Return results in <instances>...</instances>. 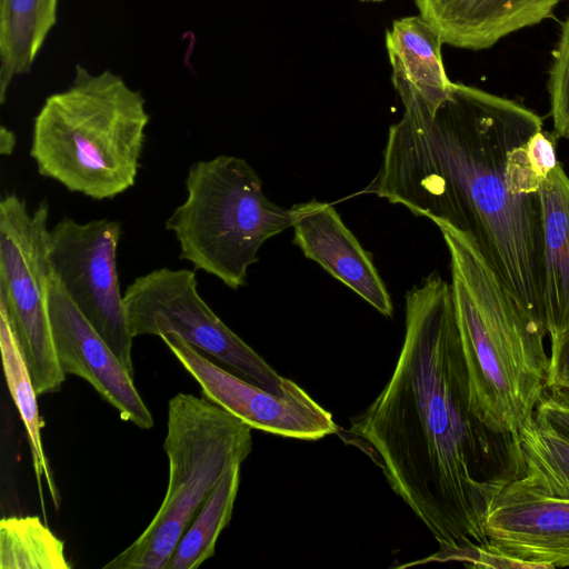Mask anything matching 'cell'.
<instances>
[{
    "label": "cell",
    "mask_w": 569,
    "mask_h": 569,
    "mask_svg": "<svg viewBox=\"0 0 569 569\" xmlns=\"http://www.w3.org/2000/svg\"><path fill=\"white\" fill-rule=\"evenodd\" d=\"M121 234L116 220L64 217L50 228L48 259L66 295L133 376V337L117 268Z\"/></svg>",
    "instance_id": "9"
},
{
    "label": "cell",
    "mask_w": 569,
    "mask_h": 569,
    "mask_svg": "<svg viewBox=\"0 0 569 569\" xmlns=\"http://www.w3.org/2000/svg\"><path fill=\"white\" fill-rule=\"evenodd\" d=\"M395 90L403 112L389 128L380 169L361 193L467 234L545 327L541 184L523 162V147L542 130V119L460 82L441 101L411 88Z\"/></svg>",
    "instance_id": "2"
},
{
    "label": "cell",
    "mask_w": 569,
    "mask_h": 569,
    "mask_svg": "<svg viewBox=\"0 0 569 569\" xmlns=\"http://www.w3.org/2000/svg\"><path fill=\"white\" fill-rule=\"evenodd\" d=\"M49 204L29 211L23 198L0 200V305L8 313L37 395L56 392L64 381L47 310Z\"/></svg>",
    "instance_id": "7"
},
{
    "label": "cell",
    "mask_w": 569,
    "mask_h": 569,
    "mask_svg": "<svg viewBox=\"0 0 569 569\" xmlns=\"http://www.w3.org/2000/svg\"><path fill=\"white\" fill-rule=\"evenodd\" d=\"M488 543L535 569L569 567V500L518 479L496 497L483 523Z\"/></svg>",
    "instance_id": "12"
},
{
    "label": "cell",
    "mask_w": 569,
    "mask_h": 569,
    "mask_svg": "<svg viewBox=\"0 0 569 569\" xmlns=\"http://www.w3.org/2000/svg\"><path fill=\"white\" fill-rule=\"evenodd\" d=\"M450 257L451 288L470 403L493 431L519 437L546 392L547 331L508 290L475 242L436 224Z\"/></svg>",
    "instance_id": "3"
},
{
    "label": "cell",
    "mask_w": 569,
    "mask_h": 569,
    "mask_svg": "<svg viewBox=\"0 0 569 569\" xmlns=\"http://www.w3.org/2000/svg\"><path fill=\"white\" fill-rule=\"evenodd\" d=\"M240 466H231L204 500L179 540L167 569H196L214 555L218 537L231 520Z\"/></svg>",
    "instance_id": "19"
},
{
    "label": "cell",
    "mask_w": 569,
    "mask_h": 569,
    "mask_svg": "<svg viewBox=\"0 0 569 569\" xmlns=\"http://www.w3.org/2000/svg\"><path fill=\"white\" fill-rule=\"evenodd\" d=\"M551 340L546 393L569 408V328Z\"/></svg>",
    "instance_id": "23"
},
{
    "label": "cell",
    "mask_w": 569,
    "mask_h": 569,
    "mask_svg": "<svg viewBox=\"0 0 569 569\" xmlns=\"http://www.w3.org/2000/svg\"><path fill=\"white\" fill-rule=\"evenodd\" d=\"M160 338L199 383L206 399L252 429L301 440H318L337 433L332 415L302 388L287 396L274 395L214 365L177 333H164Z\"/></svg>",
    "instance_id": "10"
},
{
    "label": "cell",
    "mask_w": 569,
    "mask_h": 569,
    "mask_svg": "<svg viewBox=\"0 0 569 569\" xmlns=\"http://www.w3.org/2000/svg\"><path fill=\"white\" fill-rule=\"evenodd\" d=\"M548 91L555 132L569 139V16L552 53Z\"/></svg>",
    "instance_id": "22"
},
{
    "label": "cell",
    "mask_w": 569,
    "mask_h": 569,
    "mask_svg": "<svg viewBox=\"0 0 569 569\" xmlns=\"http://www.w3.org/2000/svg\"><path fill=\"white\" fill-rule=\"evenodd\" d=\"M251 427L208 399L178 393L168 402L163 449L169 480L144 531L103 569H167L173 551L224 472L252 450Z\"/></svg>",
    "instance_id": "6"
},
{
    "label": "cell",
    "mask_w": 569,
    "mask_h": 569,
    "mask_svg": "<svg viewBox=\"0 0 569 569\" xmlns=\"http://www.w3.org/2000/svg\"><path fill=\"white\" fill-rule=\"evenodd\" d=\"M440 34L421 17L395 20L386 31V48L393 88L408 87L431 100L445 99L451 90Z\"/></svg>",
    "instance_id": "16"
},
{
    "label": "cell",
    "mask_w": 569,
    "mask_h": 569,
    "mask_svg": "<svg viewBox=\"0 0 569 569\" xmlns=\"http://www.w3.org/2000/svg\"><path fill=\"white\" fill-rule=\"evenodd\" d=\"M1 569H70L64 545L38 517H7L0 522Z\"/></svg>",
    "instance_id": "21"
},
{
    "label": "cell",
    "mask_w": 569,
    "mask_h": 569,
    "mask_svg": "<svg viewBox=\"0 0 569 569\" xmlns=\"http://www.w3.org/2000/svg\"><path fill=\"white\" fill-rule=\"evenodd\" d=\"M543 221V310L550 339L569 328V177L555 166L540 187Z\"/></svg>",
    "instance_id": "15"
},
{
    "label": "cell",
    "mask_w": 569,
    "mask_h": 569,
    "mask_svg": "<svg viewBox=\"0 0 569 569\" xmlns=\"http://www.w3.org/2000/svg\"><path fill=\"white\" fill-rule=\"evenodd\" d=\"M47 310L62 371L88 381L123 420L142 429L152 428V416L134 387L133 376L69 299L52 271L47 284Z\"/></svg>",
    "instance_id": "11"
},
{
    "label": "cell",
    "mask_w": 569,
    "mask_h": 569,
    "mask_svg": "<svg viewBox=\"0 0 569 569\" xmlns=\"http://www.w3.org/2000/svg\"><path fill=\"white\" fill-rule=\"evenodd\" d=\"M337 435L368 456L452 561L487 545L485 518L523 475L519 437L487 427L470 403L451 283L437 271L406 293V332L392 375Z\"/></svg>",
    "instance_id": "1"
},
{
    "label": "cell",
    "mask_w": 569,
    "mask_h": 569,
    "mask_svg": "<svg viewBox=\"0 0 569 569\" xmlns=\"http://www.w3.org/2000/svg\"><path fill=\"white\" fill-rule=\"evenodd\" d=\"M523 475L518 480L543 495L569 500V438L533 416L519 431Z\"/></svg>",
    "instance_id": "20"
},
{
    "label": "cell",
    "mask_w": 569,
    "mask_h": 569,
    "mask_svg": "<svg viewBox=\"0 0 569 569\" xmlns=\"http://www.w3.org/2000/svg\"><path fill=\"white\" fill-rule=\"evenodd\" d=\"M186 190L184 201L166 221L179 258L239 289L262 244L291 227L290 209L269 200L256 170L236 156L192 163Z\"/></svg>",
    "instance_id": "5"
},
{
    "label": "cell",
    "mask_w": 569,
    "mask_h": 569,
    "mask_svg": "<svg viewBox=\"0 0 569 569\" xmlns=\"http://www.w3.org/2000/svg\"><path fill=\"white\" fill-rule=\"evenodd\" d=\"M149 119L140 91L119 74L77 64L71 86L36 116L30 157L70 192L110 200L136 183Z\"/></svg>",
    "instance_id": "4"
},
{
    "label": "cell",
    "mask_w": 569,
    "mask_h": 569,
    "mask_svg": "<svg viewBox=\"0 0 569 569\" xmlns=\"http://www.w3.org/2000/svg\"><path fill=\"white\" fill-rule=\"evenodd\" d=\"M58 0H0V103L11 80L30 70L57 20Z\"/></svg>",
    "instance_id": "17"
},
{
    "label": "cell",
    "mask_w": 569,
    "mask_h": 569,
    "mask_svg": "<svg viewBox=\"0 0 569 569\" xmlns=\"http://www.w3.org/2000/svg\"><path fill=\"white\" fill-rule=\"evenodd\" d=\"M360 1H382V0H360Z\"/></svg>",
    "instance_id": "26"
},
{
    "label": "cell",
    "mask_w": 569,
    "mask_h": 569,
    "mask_svg": "<svg viewBox=\"0 0 569 569\" xmlns=\"http://www.w3.org/2000/svg\"><path fill=\"white\" fill-rule=\"evenodd\" d=\"M133 338L173 332L278 396L301 389L280 376L201 298L194 270L159 268L136 278L123 293Z\"/></svg>",
    "instance_id": "8"
},
{
    "label": "cell",
    "mask_w": 569,
    "mask_h": 569,
    "mask_svg": "<svg viewBox=\"0 0 569 569\" xmlns=\"http://www.w3.org/2000/svg\"><path fill=\"white\" fill-rule=\"evenodd\" d=\"M533 416L569 438V408L556 402L546 392L537 403Z\"/></svg>",
    "instance_id": "24"
},
{
    "label": "cell",
    "mask_w": 569,
    "mask_h": 569,
    "mask_svg": "<svg viewBox=\"0 0 569 569\" xmlns=\"http://www.w3.org/2000/svg\"><path fill=\"white\" fill-rule=\"evenodd\" d=\"M290 213L292 242L303 256L390 318L392 301L371 254L343 223L335 207L311 199L293 204Z\"/></svg>",
    "instance_id": "13"
},
{
    "label": "cell",
    "mask_w": 569,
    "mask_h": 569,
    "mask_svg": "<svg viewBox=\"0 0 569 569\" xmlns=\"http://www.w3.org/2000/svg\"><path fill=\"white\" fill-rule=\"evenodd\" d=\"M0 350L7 386L27 431L39 490L41 492L40 479L44 475L49 492L58 509L60 497L51 477L40 437L42 422L38 411L37 392L19 341L2 305H0Z\"/></svg>",
    "instance_id": "18"
},
{
    "label": "cell",
    "mask_w": 569,
    "mask_h": 569,
    "mask_svg": "<svg viewBox=\"0 0 569 569\" xmlns=\"http://www.w3.org/2000/svg\"><path fill=\"white\" fill-rule=\"evenodd\" d=\"M17 144V139L14 133L7 129L4 126L0 129V153L2 156L12 154Z\"/></svg>",
    "instance_id": "25"
},
{
    "label": "cell",
    "mask_w": 569,
    "mask_h": 569,
    "mask_svg": "<svg viewBox=\"0 0 569 569\" xmlns=\"http://www.w3.org/2000/svg\"><path fill=\"white\" fill-rule=\"evenodd\" d=\"M563 0H415L443 43L482 50L549 18Z\"/></svg>",
    "instance_id": "14"
}]
</instances>
